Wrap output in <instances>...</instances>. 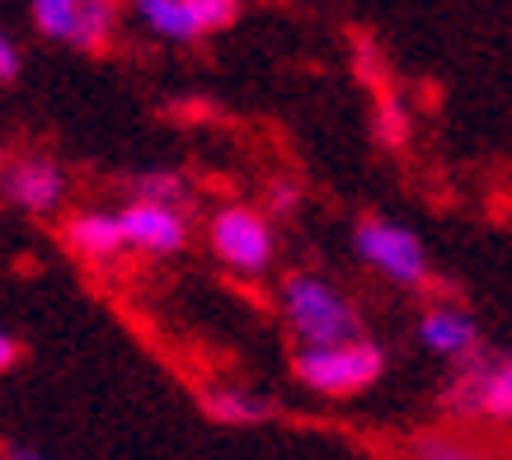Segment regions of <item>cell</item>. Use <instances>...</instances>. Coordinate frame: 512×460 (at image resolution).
Wrapping results in <instances>:
<instances>
[{
    "label": "cell",
    "mask_w": 512,
    "mask_h": 460,
    "mask_svg": "<svg viewBox=\"0 0 512 460\" xmlns=\"http://www.w3.org/2000/svg\"><path fill=\"white\" fill-rule=\"evenodd\" d=\"M282 320L301 338V348H343V343H357L362 334V315L348 296L315 273H292L282 282Z\"/></svg>",
    "instance_id": "cell-1"
},
{
    "label": "cell",
    "mask_w": 512,
    "mask_h": 460,
    "mask_svg": "<svg viewBox=\"0 0 512 460\" xmlns=\"http://www.w3.org/2000/svg\"><path fill=\"white\" fill-rule=\"evenodd\" d=\"M437 409L451 428H512V353H484L466 367H451L437 390Z\"/></svg>",
    "instance_id": "cell-2"
},
{
    "label": "cell",
    "mask_w": 512,
    "mask_h": 460,
    "mask_svg": "<svg viewBox=\"0 0 512 460\" xmlns=\"http://www.w3.org/2000/svg\"><path fill=\"white\" fill-rule=\"evenodd\" d=\"M353 249L372 273H381L386 282L404 287V292H428L433 287V259H428L419 235L409 226H400V221L362 216L353 226Z\"/></svg>",
    "instance_id": "cell-3"
},
{
    "label": "cell",
    "mask_w": 512,
    "mask_h": 460,
    "mask_svg": "<svg viewBox=\"0 0 512 460\" xmlns=\"http://www.w3.org/2000/svg\"><path fill=\"white\" fill-rule=\"evenodd\" d=\"M292 371L296 381L315 390V395L348 399L372 390L386 376V348L376 338H357V343H343V348H301L292 357Z\"/></svg>",
    "instance_id": "cell-4"
},
{
    "label": "cell",
    "mask_w": 512,
    "mask_h": 460,
    "mask_svg": "<svg viewBox=\"0 0 512 460\" xmlns=\"http://www.w3.org/2000/svg\"><path fill=\"white\" fill-rule=\"evenodd\" d=\"M33 24L52 43H71L76 52H104L118 24V5L109 0H33Z\"/></svg>",
    "instance_id": "cell-5"
},
{
    "label": "cell",
    "mask_w": 512,
    "mask_h": 460,
    "mask_svg": "<svg viewBox=\"0 0 512 460\" xmlns=\"http://www.w3.org/2000/svg\"><path fill=\"white\" fill-rule=\"evenodd\" d=\"M207 235H212L217 259L226 263V268H235V273L259 277L268 263H273V226H268L264 212H254L245 202L221 207V212L212 216Z\"/></svg>",
    "instance_id": "cell-6"
},
{
    "label": "cell",
    "mask_w": 512,
    "mask_h": 460,
    "mask_svg": "<svg viewBox=\"0 0 512 460\" xmlns=\"http://www.w3.org/2000/svg\"><path fill=\"white\" fill-rule=\"evenodd\" d=\"M132 15H141L146 29L170 43H198L207 33L235 24L240 5L235 0H137Z\"/></svg>",
    "instance_id": "cell-7"
},
{
    "label": "cell",
    "mask_w": 512,
    "mask_h": 460,
    "mask_svg": "<svg viewBox=\"0 0 512 460\" xmlns=\"http://www.w3.org/2000/svg\"><path fill=\"white\" fill-rule=\"evenodd\" d=\"M414 334H419L423 353H433V357L447 362V371L466 367V362H475V357L489 353L475 315H470L466 306H456V301H433V306H423Z\"/></svg>",
    "instance_id": "cell-8"
},
{
    "label": "cell",
    "mask_w": 512,
    "mask_h": 460,
    "mask_svg": "<svg viewBox=\"0 0 512 460\" xmlns=\"http://www.w3.org/2000/svg\"><path fill=\"white\" fill-rule=\"evenodd\" d=\"M0 193L24 212H57L66 198V169L52 155H15L0 165Z\"/></svg>",
    "instance_id": "cell-9"
},
{
    "label": "cell",
    "mask_w": 512,
    "mask_h": 460,
    "mask_svg": "<svg viewBox=\"0 0 512 460\" xmlns=\"http://www.w3.org/2000/svg\"><path fill=\"white\" fill-rule=\"evenodd\" d=\"M127 249L141 254H179L188 245V216L174 207H151V202H127L123 212Z\"/></svg>",
    "instance_id": "cell-10"
},
{
    "label": "cell",
    "mask_w": 512,
    "mask_h": 460,
    "mask_svg": "<svg viewBox=\"0 0 512 460\" xmlns=\"http://www.w3.org/2000/svg\"><path fill=\"white\" fill-rule=\"evenodd\" d=\"M508 451L475 428H423L409 437V460H503Z\"/></svg>",
    "instance_id": "cell-11"
},
{
    "label": "cell",
    "mask_w": 512,
    "mask_h": 460,
    "mask_svg": "<svg viewBox=\"0 0 512 460\" xmlns=\"http://www.w3.org/2000/svg\"><path fill=\"white\" fill-rule=\"evenodd\" d=\"M66 245L85 254V259L104 263V259H118L127 249V230H123V216L118 212H80L66 221Z\"/></svg>",
    "instance_id": "cell-12"
},
{
    "label": "cell",
    "mask_w": 512,
    "mask_h": 460,
    "mask_svg": "<svg viewBox=\"0 0 512 460\" xmlns=\"http://www.w3.org/2000/svg\"><path fill=\"white\" fill-rule=\"evenodd\" d=\"M202 409H207V418H217L226 428H254V423L273 418V399L254 395L245 385H207L202 390Z\"/></svg>",
    "instance_id": "cell-13"
},
{
    "label": "cell",
    "mask_w": 512,
    "mask_h": 460,
    "mask_svg": "<svg viewBox=\"0 0 512 460\" xmlns=\"http://www.w3.org/2000/svg\"><path fill=\"white\" fill-rule=\"evenodd\" d=\"M132 202H151V207H174V212H184L188 202H193V188H188L184 174H174V169H146L132 179Z\"/></svg>",
    "instance_id": "cell-14"
},
{
    "label": "cell",
    "mask_w": 512,
    "mask_h": 460,
    "mask_svg": "<svg viewBox=\"0 0 512 460\" xmlns=\"http://www.w3.org/2000/svg\"><path fill=\"white\" fill-rule=\"evenodd\" d=\"M372 94H376V113H372L376 141L390 146V151H400L404 141H409V132H414V113L404 104V94H395L390 85H381V90H372Z\"/></svg>",
    "instance_id": "cell-15"
},
{
    "label": "cell",
    "mask_w": 512,
    "mask_h": 460,
    "mask_svg": "<svg viewBox=\"0 0 512 460\" xmlns=\"http://www.w3.org/2000/svg\"><path fill=\"white\" fill-rule=\"evenodd\" d=\"M19 76V47L0 33V80H15Z\"/></svg>",
    "instance_id": "cell-16"
},
{
    "label": "cell",
    "mask_w": 512,
    "mask_h": 460,
    "mask_svg": "<svg viewBox=\"0 0 512 460\" xmlns=\"http://www.w3.org/2000/svg\"><path fill=\"white\" fill-rule=\"evenodd\" d=\"M15 362H19V343L5 334V329H0V371H10Z\"/></svg>",
    "instance_id": "cell-17"
},
{
    "label": "cell",
    "mask_w": 512,
    "mask_h": 460,
    "mask_svg": "<svg viewBox=\"0 0 512 460\" xmlns=\"http://www.w3.org/2000/svg\"><path fill=\"white\" fill-rule=\"evenodd\" d=\"M0 460H47L43 451H33V446H5L0 451Z\"/></svg>",
    "instance_id": "cell-18"
},
{
    "label": "cell",
    "mask_w": 512,
    "mask_h": 460,
    "mask_svg": "<svg viewBox=\"0 0 512 460\" xmlns=\"http://www.w3.org/2000/svg\"><path fill=\"white\" fill-rule=\"evenodd\" d=\"M503 460H512V451H508V456H503Z\"/></svg>",
    "instance_id": "cell-19"
}]
</instances>
